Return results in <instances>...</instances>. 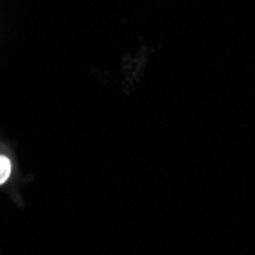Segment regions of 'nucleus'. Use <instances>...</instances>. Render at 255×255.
<instances>
[{
    "label": "nucleus",
    "mask_w": 255,
    "mask_h": 255,
    "mask_svg": "<svg viewBox=\"0 0 255 255\" xmlns=\"http://www.w3.org/2000/svg\"><path fill=\"white\" fill-rule=\"evenodd\" d=\"M11 160L5 156H0V185L5 183L11 174Z\"/></svg>",
    "instance_id": "nucleus-1"
}]
</instances>
